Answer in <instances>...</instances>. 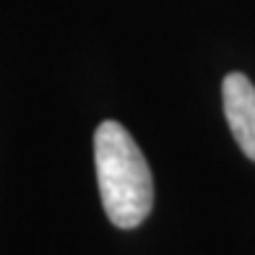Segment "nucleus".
<instances>
[{
	"mask_svg": "<svg viewBox=\"0 0 255 255\" xmlns=\"http://www.w3.org/2000/svg\"><path fill=\"white\" fill-rule=\"evenodd\" d=\"M94 164L102 206L110 222L133 229L151 214L154 180L148 161L120 123L104 120L94 133Z\"/></svg>",
	"mask_w": 255,
	"mask_h": 255,
	"instance_id": "1",
	"label": "nucleus"
},
{
	"mask_svg": "<svg viewBox=\"0 0 255 255\" xmlns=\"http://www.w3.org/2000/svg\"><path fill=\"white\" fill-rule=\"evenodd\" d=\"M224 115L237 146L255 161V86L245 73H229L222 84Z\"/></svg>",
	"mask_w": 255,
	"mask_h": 255,
	"instance_id": "2",
	"label": "nucleus"
}]
</instances>
